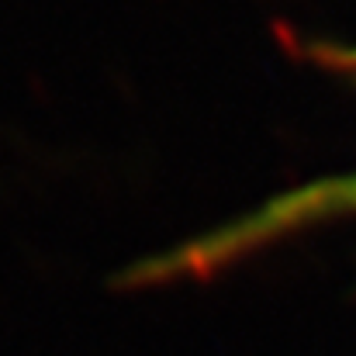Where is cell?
I'll list each match as a JSON object with an SVG mask.
<instances>
[{
	"instance_id": "cell-1",
	"label": "cell",
	"mask_w": 356,
	"mask_h": 356,
	"mask_svg": "<svg viewBox=\"0 0 356 356\" xmlns=\"http://www.w3.org/2000/svg\"><path fill=\"white\" fill-rule=\"evenodd\" d=\"M332 211H356V177L315 184V187H308V191H301L294 197H284L273 208H266L245 232H236V236L242 242L245 236H266L273 229H287V225H298L305 218L332 215Z\"/></svg>"
}]
</instances>
